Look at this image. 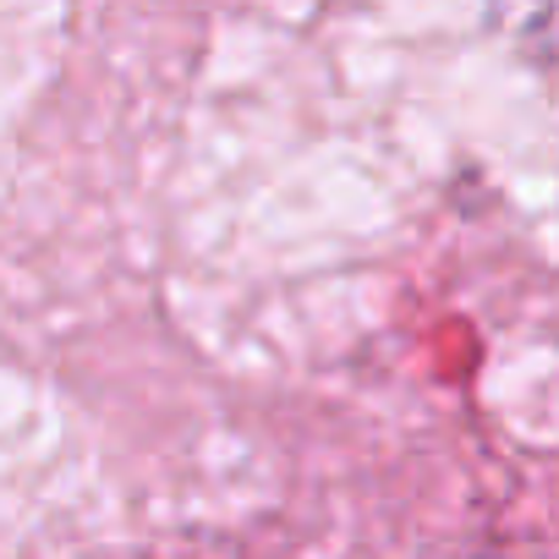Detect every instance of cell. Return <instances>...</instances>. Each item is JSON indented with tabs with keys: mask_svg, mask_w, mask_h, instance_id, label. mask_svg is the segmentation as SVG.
Instances as JSON below:
<instances>
[]
</instances>
